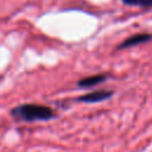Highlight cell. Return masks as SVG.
<instances>
[{"mask_svg":"<svg viewBox=\"0 0 152 152\" xmlns=\"http://www.w3.org/2000/svg\"><path fill=\"white\" fill-rule=\"evenodd\" d=\"M150 40H152V34H150V33H137V34H133V36L126 38L118 46V50L127 49V48H132V46H137V45L147 43Z\"/></svg>","mask_w":152,"mask_h":152,"instance_id":"3957f363","label":"cell"},{"mask_svg":"<svg viewBox=\"0 0 152 152\" xmlns=\"http://www.w3.org/2000/svg\"><path fill=\"white\" fill-rule=\"evenodd\" d=\"M10 113L15 120L25 122L49 121L56 116V113L51 107L39 103H23L13 107Z\"/></svg>","mask_w":152,"mask_h":152,"instance_id":"6da1fadb","label":"cell"},{"mask_svg":"<svg viewBox=\"0 0 152 152\" xmlns=\"http://www.w3.org/2000/svg\"><path fill=\"white\" fill-rule=\"evenodd\" d=\"M126 5L131 6H140V7H151L152 0H121Z\"/></svg>","mask_w":152,"mask_h":152,"instance_id":"5b68a950","label":"cell"},{"mask_svg":"<svg viewBox=\"0 0 152 152\" xmlns=\"http://www.w3.org/2000/svg\"><path fill=\"white\" fill-rule=\"evenodd\" d=\"M108 77H109L108 74H95V75H90V76H87V77H83V78L78 80L77 86L80 88H91L94 86H97L100 83H103Z\"/></svg>","mask_w":152,"mask_h":152,"instance_id":"277c9868","label":"cell"},{"mask_svg":"<svg viewBox=\"0 0 152 152\" xmlns=\"http://www.w3.org/2000/svg\"><path fill=\"white\" fill-rule=\"evenodd\" d=\"M114 95V91L112 90H95L90 91L87 94H83L76 99V102H82V103H97L108 100Z\"/></svg>","mask_w":152,"mask_h":152,"instance_id":"7a4b0ae2","label":"cell"}]
</instances>
